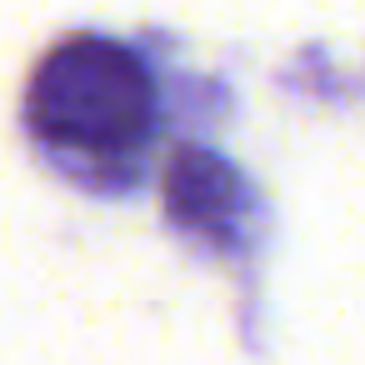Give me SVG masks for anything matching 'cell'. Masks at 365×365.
I'll return each instance as SVG.
<instances>
[{"label":"cell","instance_id":"obj_1","mask_svg":"<svg viewBox=\"0 0 365 365\" xmlns=\"http://www.w3.org/2000/svg\"><path fill=\"white\" fill-rule=\"evenodd\" d=\"M155 115V86L145 66L106 36H76L56 46L26 91L31 130L76 155H120L135 150Z\"/></svg>","mask_w":365,"mask_h":365},{"label":"cell","instance_id":"obj_2","mask_svg":"<svg viewBox=\"0 0 365 365\" xmlns=\"http://www.w3.org/2000/svg\"><path fill=\"white\" fill-rule=\"evenodd\" d=\"M165 205L185 230L230 240L235 215H240V180L220 155L185 145V150H175V160L165 170Z\"/></svg>","mask_w":365,"mask_h":365}]
</instances>
